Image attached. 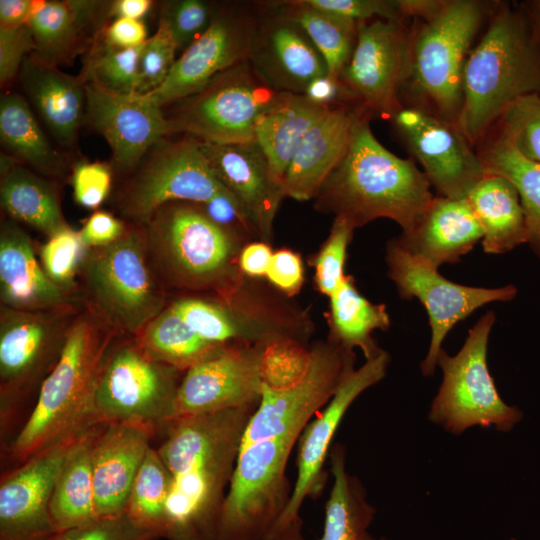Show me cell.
Listing matches in <instances>:
<instances>
[{
	"label": "cell",
	"instance_id": "obj_19",
	"mask_svg": "<svg viewBox=\"0 0 540 540\" xmlns=\"http://www.w3.org/2000/svg\"><path fill=\"white\" fill-rule=\"evenodd\" d=\"M266 345L232 343L189 368L177 391L173 419L257 407Z\"/></svg>",
	"mask_w": 540,
	"mask_h": 540
},
{
	"label": "cell",
	"instance_id": "obj_61",
	"mask_svg": "<svg viewBox=\"0 0 540 540\" xmlns=\"http://www.w3.org/2000/svg\"><path fill=\"white\" fill-rule=\"evenodd\" d=\"M518 5L529 23L533 37L540 46V0H526Z\"/></svg>",
	"mask_w": 540,
	"mask_h": 540
},
{
	"label": "cell",
	"instance_id": "obj_13",
	"mask_svg": "<svg viewBox=\"0 0 540 540\" xmlns=\"http://www.w3.org/2000/svg\"><path fill=\"white\" fill-rule=\"evenodd\" d=\"M200 143L190 135L158 142L120 190L119 212L142 226L167 203L204 204L228 191L212 171Z\"/></svg>",
	"mask_w": 540,
	"mask_h": 540
},
{
	"label": "cell",
	"instance_id": "obj_42",
	"mask_svg": "<svg viewBox=\"0 0 540 540\" xmlns=\"http://www.w3.org/2000/svg\"><path fill=\"white\" fill-rule=\"evenodd\" d=\"M142 46L128 49L112 47L103 41L100 32L91 45L82 78L112 93H136Z\"/></svg>",
	"mask_w": 540,
	"mask_h": 540
},
{
	"label": "cell",
	"instance_id": "obj_18",
	"mask_svg": "<svg viewBox=\"0 0 540 540\" xmlns=\"http://www.w3.org/2000/svg\"><path fill=\"white\" fill-rule=\"evenodd\" d=\"M391 121L439 196L466 198L485 175L474 146L456 124L409 107H403Z\"/></svg>",
	"mask_w": 540,
	"mask_h": 540
},
{
	"label": "cell",
	"instance_id": "obj_53",
	"mask_svg": "<svg viewBox=\"0 0 540 540\" xmlns=\"http://www.w3.org/2000/svg\"><path fill=\"white\" fill-rule=\"evenodd\" d=\"M34 41L27 25L0 28V83L9 84L19 74L24 59L34 51Z\"/></svg>",
	"mask_w": 540,
	"mask_h": 540
},
{
	"label": "cell",
	"instance_id": "obj_57",
	"mask_svg": "<svg viewBox=\"0 0 540 540\" xmlns=\"http://www.w3.org/2000/svg\"><path fill=\"white\" fill-rule=\"evenodd\" d=\"M303 94L309 100L324 106L357 105L341 79L328 74L310 82Z\"/></svg>",
	"mask_w": 540,
	"mask_h": 540
},
{
	"label": "cell",
	"instance_id": "obj_54",
	"mask_svg": "<svg viewBox=\"0 0 540 540\" xmlns=\"http://www.w3.org/2000/svg\"><path fill=\"white\" fill-rule=\"evenodd\" d=\"M266 278L286 297L297 295L304 283L300 254L288 248L273 252Z\"/></svg>",
	"mask_w": 540,
	"mask_h": 540
},
{
	"label": "cell",
	"instance_id": "obj_38",
	"mask_svg": "<svg viewBox=\"0 0 540 540\" xmlns=\"http://www.w3.org/2000/svg\"><path fill=\"white\" fill-rule=\"evenodd\" d=\"M0 139L19 162L49 176H60L63 157L53 148L25 98L15 92L0 98Z\"/></svg>",
	"mask_w": 540,
	"mask_h": 540
},
{
	"label": "cell",
	"instance_id": "obj_3",
	"mask_svg": "<svg viewBox=\"0 0 540 540\" xmlns=\"http://www.w3.org/2000/svg\"><path fill=\"white\" fill-rule=\"evenodd\" d=\"M116 334L89 312L73 319L59 360L42 382L28 418L7 446L16 466L98 423L94 398Z\"/></svg>",
	"mask_w": 540,
	"mask_h": 540
},
{
	"label": "cell",
	"instance_id": "obj_35",
	"mask_svg": "<svg viewBox=\"0 0 540 540\" xmlns=\"http://www.w3.org/2000/svg\"><path fill=\"white\" fill-rule=\"evenodd\" d=\"M100 424L90 428L77 442L58 474L49 512L58 533L82 526L97 518L92 475V449Z\"/></svg>",
	"mask_w": 540,
	"mask_h": 540
},
{
	"label": "cell",
	"instance_id": "obj_44",
	"mask_svg": "<svg viewBox=\"0 0 540 540\" xmlns=\"http://www.w3.org/2000/svg\"><path fill=\"white\" fill-rule=\"evenodd\" d=\"M88 249L79 231L68 226L42 245L40 263L55 284L72 293L75 276L79 274Z\"/></svg>",
	"mask_w": 540,
	"mask_h": 540
},
{
	"label": "cell",
	"instance_id": "obj_55",
	"mask_svg": "<svg viewBox=\"0 0 540 540\" xmlns=\"http://www.w3.org/2000/svg\"><path fill=\"white\" fill-rule=\"evenodd\" d=\"M125 224L114 215L96 211L79 231L87 248L103 247L117 241L126 231Z\"/></svg>",
	"mask_w": 540,
	"mask_h": 540
},
{
	"label": "cell",
	"instance_id": "obj_56",
	"mask_svg": "<svg viewBox=\"0 0 540 540\" xmlns=\"http://www.w3.org/2000/svg\"><path fill=\"white\" fill-rule=\"evenodd\" d=\"M101 37L106 44L121 49L140 47L149 38L144 22L129 18H115L102 29Z\"/></svg>",
	"mask_w": 540,
	"mask_h": 540
},
{
	"label": "cell",
	"instance_id": "obj_23",
	"mask_svg": "<svg viewBox=\"0 0 540 540\" xmlns=\"http://www.w3.org/2000/svg\"><path fill=\"white\" fill-rule=\"evenodd\" d=\"M249 62L279 92L303 94L310 82L328 74L324 58L307 33L275 1L264 2Z\"/></svg>",
	"mask_w": 540,
	"mask_h": 540
},
{
	"label": "cell",
	"instance_id": "obj_12",
	"mask_svg": "<svg viewBox=\"0 0 540 540\" xmlns=\"http://www.w3.org/2000/svg\"><path fill=\"white\" fill-rule=\"evenodd\" d=\"M72 310L24 311L1 306L0 422L3 433L38 390L62 353Z\"/></svg>",
	"mask_w": 540,
	"mask_h": 540
},
{
	"label": "cell",
	"instance_id": "obj_36",
	"mask_svg": "<svg viewBox=\"0 0 540 540\" xmlns=\"http://www.w3.org/2000/svg\"><path fill=\"white\" fill-rule=\"evenodd\" d=\"M329 299L328 339L349 350L360 348L366 360L375 357L381 349L372 333L374 330H387L390 327L386 306L366 299L358 291L350 275L345 276Z\"/></svg>",
	"mask_w": 540,
	"mask_h": 540
},
{
	"label": "cell",
	"instance_id": "obj_52",
	"mask_svg": "<svg viewBox=\"0 0 540 540\" xmlns=\"http://www.w3.org/2000/svg\"><path fill=\"white\" fill-rule=\"evenodd\" d=\"M312 7L356 21L402 20L399 0H305ZM403 21V20H402Z\"/></svg>",
	"mask_w": 540,
	"mask_h": 540
},
{
	"label": "cell",
	"instance_id": "obj_1",
	"mask_svg": "<svg viewBox=\"0 0 540 540\" xmlns=\"http://www.w3.org/2000/svg\"><path fill=\"white\" fill-rule=\"evenodd\" d=\"M256 407L179 417L156 448L172 478L163 538L214 540L242 439Z\"/></svg>",
	"mask_w": 540,
	"mask_h": 540
},
{
	"label": "cell",
	"instance_id": "obj_7",
	"mask_svg": "<svg viewBox=\"0 0 540 540\" xmlns=\"http://www.w3.org/2000/svg\"><path fill=\"white\" fill-rule=\"evenodd\" d=\"M79 275L89 313L116 335L137 337L167 307L142 226L128 227L109 245L89 248Z\"/></svg>",
	"mask_w": 540,
	"mask_h": 540
},
{
	"label": "cell",
	"instance_id": "obj_49",
	"mask_svg": "<svg viewBox=\"0 0 540 540\" xmlns=\"http://www.w3.org/2000/svg\"><path fill=\"white\" fill-rule=\"evenodd\" d=\"M171 307L202 338L216 344H232L229 318L221 299L182 297Z\"/></svg>",
	"mask_w": 540,
	"mask_h": 540
},
{
	"label": "cell",
	"instance_id": "obj_33",
	"mask_svg": "<svg viewBox=\"0 0 540 540\" xmlns=\"http://www.w3.org/2000/svg\"><path fill=\"white\" fill-rule=\"evenodd\" d=\"M474 147L485 174L500 175L517 190L527 226V244L540 258V163L524 157L496 126Z\"/></svg>",
	"mask_w": 540,
	"mask_h": 540
},
{
	"label": "cell",
	"instance_id": "obj_41",
	"mask_svg": "<svg viewBox=\"0 0 540 540\" xmlns=\"http://www.w3.org/2000/svg\"><path fill=\"white\" fill-rule=\"evenodd\" d=\"M172 478L156 448L148 450L133 482L125 512L140 526L163 538Z\"/></svg>",
	"mask_w": 540,
	"mask_h": 540
},
{
	"label": "cell",
	"instance_id": "obj_51",
	"mask_svg": "<svg viewBox=\"0 0 540 540\" xmlns=\"http://www.w3.org/2000/svg\"><path fill=\"white\" fill-rule=\"evenodd\" d=\"M75 201L84 208L95 209L108 197L112 186V169L98 161L78 162L72 171Z\"/></svg>",
	"mask_w": 540,
	"mask_h": 540
},
{
	"label": "cell",
	"instance_id": "obj_58",
	"mask_svg": "<svg viewBox=\"0 0 540 540\" xmlns=\"http://www.w3.org/2000/svg\"><path fill=\"white\" fill-rule=\"evenodd\" d=\"M273 251L269 243L261 240L248 242L239 255V268L247 278L266 277Z\"/></svg>",
	"mask_w": 540,
	"mask_h": 540
},
{
	"label": "cell",
	"instance_id": "obj_5",
	"mask_svg": "<svg viewBox=\"0 0 540 540\" xmlns=\"http://www.w3.org/2000/svg\"><path fill=\"white\" fill-rule=\"evenodd\" d=\"M142 228L150 264L163 287L227 299L246 282L238 260L251 241L215 223L201 204L167 203Z\"/></svg>",
	"mask_w": 540,
	"mask_h": 540
},
{
	"label": "cell",
	"instance_id": "obj_48",
	"mask_svg": "<svg viewBox=\"0 0 540 540\" xmlns=\"http://www.w3.org/2000/svg\"><path fill=\"white\" fill-rule=\"evenodd\" d=\"M217 6L204 0L165 1L159 18L168 24L177 49L184 51L209 27Z\"/></svg>",
	"mask_w": 540,
	"mask_h": 540
},
{
	"label": "cell",
	"instance_id": "obj_14",
	"mask_svg": "<svg viewBox=\"0 0 540 540\" xmlns=\"http://www.w3.org/2000/svg\"><path fill=\"white\" fill-rule=\"evenodd\" d=\"M264 2L226 1L218 3L206 31L175 61L166 80L146 94L165 108L204 87L228 68L249 60Z\"/></svg>",
	"mask_w": 540,
	"mask_h": 540
},
{
	"label": "cell",
	"instance_id": "obj_30",
	"mask_svg": "<svg viewBox=\"0 0 540 540\" xmlns=\"http://www.w3.org/2000/svg\"><path fill=\"white\" fill-rule=\"evenodd\" d=\"M483 230L467 198L435 196L408 234L397 240L410 252L438 268L456 263L483 239Z\"/></svg>",
	"mask_w": 540,
	"mask_h": 540
},
{
	"label": "cell",
	"instance_id": "obj_16",
	"mask_svg": "<svg viewBox=\"0 0 540 540\" xmlns=\"http://www.w3.org/2000/svg\"><path fill=\"white\" fill-rule=\"evenodd\" d=\"M310 352V367L300 383L285 390L262 385L261 399L250 417L242 445L301 433L312 416L327 405L355 371L354 351L329 339L316 343Z\"/></svg>",
	"mask_w": 540,
	"mask_h": 540
},
{
	"label": "cell",
	"instance_id": "obj_34",
	"mask_svg": "<svg viewBox=\"0 0 540 540\" xmlns=\"http://www.w3.org/2000/svg\"><path fill=\"white\" fill-rule=\"evenodd\" d=\"M329 457L333 484L318 540H387L369 532L376 510L368 502L361 481L346 470L345 447L339 443L333 445Z\"/></svg>",
	"mask_w": 540,
	"mask_h": 540
},
{
	"label": "cell",
	"instance_id": "obj_8",
	"mask_svg": "<svg viewBox=\"0 0 540 540\" xmlns=\"http://www.w3.org/2000/svg\"><path fill=\"white\" fill-rule=\"evenodd\" d=\"M300 434L241 446L214 540L271 539L292 495L286 466Z\"/></svg>",
	"mask_w": 540,
	"mask_h": 540
},
{
	"label": "cell",
	"instance_id": "obj_45",
	"mask_svg": "<svg viewBox=\"0 0 540 540\" xmlns=\"http://www.w3.org/2000/svg\"><path fill=\"white\" fill-rule=\"evenodd\" d=\"M493 126L499 128L524 157L540 163V94L517 99Z\"/></svg>",
	"mask_w": 540,
	"mask_h": 540
},
{
	"label": "cell",
	"instance_id": "obj_43",
	"mask_svg": "<svg viewBox=\"0 0 540 540\" xmlns=\"http://www.w3.org/2000/svg\"><path fill=\"white\" fill-rule=\"evenodd\" d=\"M311 352L304 344L279 340L267 344L261 358L262 385L272 390L289 389L306 376Z\"/></svg>",
	"mask_w": 540,
	"mask_h": 540
},
{
	"label": "cell",
	"instance_id": "obj_29",
	"mask_svg": "<svg viewBox=\"0 0 540 540\" xmlns=\"http://www.w3.org/2000/svg\"><path fill=\"white\" fill-rule=\"evenodd\" d=\"M19 81L56 140L71 146L86 115L85 81L50 65L33 53L23 61Z\"/></svg>",
	"mask_w": 540,
	"mask_h": 540
},
{
	"label": "cell",
	"instance_id": "obj_28",
	"mask_svg": "<svg viewBox=\"0 0 540 540\" xmlns=\"http://www.w3.org/2000/svg\"><path fill=\"white\" fill-rule=\"evenodd\" d=\"M109 3L86 0H32L28 22L34 41L33 54L54 66L67 64L84 51L109 16Z\"/></svg>",
	"mask_w": 540,
	"mask_h": 540
},
{
	"label": "cell",
	"instance_id": "obj_11",
	"mask_svg": "<svg viewBox=\"0 0 540 540\" xmlns=\"http://www.w3.org/2000/svg\"><path fill=\"white\" fill-rule=\"evenodd\" d=\"M181 372L153 359L136 338L115 339L96 387V422L143 425L159 431L173 419Z\"/></svg>",
	"mask_w": 540,
	"mask_h": 540
},
{
	"label": "cell",
	"instance_id": "obj_32",
	"mask_svg": "<svg viewBox=\"0 0 540 540\" xmlns=\"http://www.w3.org/2000/svg\"><path fill=\"white\" fill-rule=\"evenodd\" d=\"M334 107V106H333ZM332 107L304 94L284 93L255 125V142L264 152L273 176L282 184L290 161L308 130Z\"/></svg>",
	"mask_w": 540,
	"mask_h": 540
},
{
	"label": "cell",
	"instance_id": "obj_9",
	"mask_svg": "<svg viewBox=\"0 0 540 540\" xmlns=\"http://www.w3.org/2000/svg\"><path fill=\"white\" fill-rule=\"evenodd\" d=\"M284 93L268 85L246 60L163 110L171 134L184 133L213 144L249 143L255 141L259 117Z\"/></svg>",
	"mask_w": 540,
	"mask_h": 540
},
{
	"label": "cell",
	"instance_id": "obj_21",
	"mask_svg": "<svg viewBox=\"0 0 540 540\" xmlns=\"http://www.w3.org/2000/svg\"><path fill=\"white\" fill-rule=\"evenodd\" d=\"M389 362V354L382 349L366 360L343 382L321 414L304 427L297 442V477L292 495L272 537L300 516L305 499L321 494L328 478L324 463L341 420L361 393L384 378Z\"/></svg>",
	"mask_w": 540,
	"mask_h": 540
},
{
	"label": "cell",
	"instance_id": "obj_24",
	"mask_svg": "<svg viewBox=\"0 0 540 540\" xmlns=\"http://www.w3.org/2000/svg\"><path fill=\"white\" fill-rule=\"evenodd\" d=\"M201 149L220 183L237 200L259 240L270 244L273 223L284 196L283 186L254 141L239 144L202 142Z\"/></svg>",
	"mask_w": 540,
	"mask_h": 540
},
{
	"label": "cell",
	"instance_id": "obj_15",
	"mask_svg": "<svg viewBox=\"0 0 540 540\" xmlns=\"http://www.w3.org/2000/svg\"><path fill=\"white\" fill-rule=\"evenodd\" d=\"M385 259L388 277L395 283L401 298H417L428 313L431 341L421 363L424 376L434 374L442 342L455 324L487 303L511 301L517 295V288L512 284L481 288L451 282L438 268L402 246L397 238L388 243Z\"/></svg>",
	"mask_w": 540,
	"mask_h": 540
},
{
	"label": "cell",
	"instance_id": "obj_31",
	"mask_svg": "<svg viewBox=\"0 0 540 540\" xmlns=\"http://www.w3.org/2000/svg\"><path fill=\"white\" fill-rule=\"evenodd\" d=\"M483 230L486 253H507L527 244V226L520 197L504 177L486 173L466 197Z\"/></svg>",
	"mask_w": 540,
	"mask_h": 540
},
{
	"label": "cell",
	"instance_id": "obj_20",
	"mask_svg": "<svg viewBox=\"0 0 540 540\" xmlns=\"http://www.w3.org/2000/svg\"><path fill=\"white\" fill-rule=\"evenodd\" d=\"M85 433L37 453L1 477L0 540L55 538L58 532L49 512L52 491L67 457Z\"/></svg>",
	"mask_w": 540,
	"mask_h": 540
},
{
	"label": "cell",
	"instance_id": "obj_59",
	"mask_svg": "<svg viewBox=\"0 0 540 540\" xmlns=\"http://www.w3.org/2000/svg\"><path fill=\"white\" fill-rule=\"evenodd\" d=\"M32 14V0H1L0 28L12 29L27 25Z\"/></svg>",
	"mask_w": 540,
	"mask_h": 540
},
{
	"label": "cell",
	"instance_id": "obj_22",
	"mask_svg": "<svg viewBox=\"0 0 540 540\" xmlns=\"http://www.w3.org/2000/svg\"><path fill=\"white\" fill-rule=\"evenodd\" d=\"M85 92V120L106 139L120 171H134L171 134L163 108L146 94H116L88 82Z\"/></svg>",
	"mask_w": 540,
	"mask_h": 540
},
{
	"label": "cell",
	"instance_id": "obj_47",
	"mask_svg": "<svg viewBox=\"0 0 540 540\" xmlns=\"http://www.w3.org/2000/svg\"><path fill=\"white\" fill-rule=\"evenodd\" d=\"M176 42L165 20L159 18L156 32L143 44L138 67V94L157 89L175 63Z\"/></svg>",
	"mask_w": 540,
	"mask_h": 540
},
{
	"label": "cell",
	"instance_id": "obj_17",
	"mask_svg": "<svg viewBox=\"0 0 540 540\" xmlns=\"http://www.w3.org/2000/svg\"><path fill=\"white\" fill-rule=\"evenodd\" d=\"M409 26L402 20L360 21L352 56L340 75L355 103L371 118H392L403 108Z\"/></svg>",
	"mask_w": 540,
	"mask_h": 540
},
{
	"label": "cell",
	"instance_id": "obj_27",
	"mask_svg": "<svg viewBox=\"0 0 540 540\" xmlns=\"http://www.w3.org/2000/svg\"><path fill=\"white\" fill-rule=\"evenodd\" d=\"M70 293L47 276L36 258L29 235L14 221L2 222L1 306L24 311L72 310Z\"/></svg>",
	"mask_w": 540,
	"mask_h": 540
},
{
	"label": "cell",
	"instance_id": "obj_50",
	"mask_svg": "<svg viewBox=\"0 0 540 540\" xmlns=\"http://www.w3.org/2000/svg\"><path fill=\"white\" fill-rule=\"evenodd\" d=\"M159 535L146 529L123 512L58 533L53 540H157Z\"/></svg>",
	"mask_w": 540,
	"mask_h": 540
},
{
	"label": "cell",
	"instance_id": "obj_26",
	"mask_svg": "<svg viewBox=\"0 0 540 540\" xmlns=\"http://www.w3.org/2000/svg\"><path fill=\"white\" fill-rule=\"evenodd\" d=\"M368 114L357 105H337L306 133L294 153L283 180L285 197L307 201L344 156L358 120ZM369 115V114H368Z\"/></svg>",
	"mask_w": 540,
	"mask_h": 540
},
{
	"label": "cell",
	"instance_id": "obj_39",
	"mask_svg": "<svg viewBox=\"0 0 540 540\" xmlns=\"http://www.w3.org/2000/svg\"><path fill=\"white\" fill-rule=\"evenodd\" d=\"M135 338L153 359L180 371H187L228 345L202 338L171 305L150 321Z\"/></svg>",
	"mask_w": 540,
	"mask_h": 540
},
{
	"label": "cell",
	"instance_id": "obj_6",
	"mask_svg": "<svg viewBox=\"0 0 540 540\" xmlns=\"http://www.w3.org/2000/svg\"><path fill=\"white\" fill-rule=\"evenodd\" d=\"M496 2L444 0L440 10L409 26L408 50L399 99L457 125L462 79L473 41Z\"/></svg>",
	"mask_w": 540,
	"mask_h": 540
},
{
	"label": "cell",
	"instance_id": "obj_46",
	"mask_svg": "<svg viewBox=\"0 0 540 540\" xmlns=\"http://www.w3.org/2000/svg\"><path fill=\"white\" fill-rule=\"evenodd\" d=\"M355 228L344 218L335 217L330 232L311 259L316 289L330 297L345 278L347 249Z\"/></svg>",
	"mask_w": 540,
	"mask_h": 540
},
{
	"label": "cell",
	"instance_id": "obj_40",
	"mask_svg": "<svg viewBox=\"0 0 540 540\" xmlns=\"http://www.w3.org/2000/svg\"><path fill=\"white\" fill-rule=\"evenodd\" d=\"M275 2L307 33L324 58L328 75L340 78L355 48L359 21L312 7L305 0Z\"/></svg>",
	"mask_w": 540,
	"mask_h": 540
},
{
	"label": "cell",
	"instance_id": "obj_62",
	"mask_svg": "<svg viewBox=\"0 0 540 540\" xmlns=\"http://www.w3.org/2000/svg\"><path fill=\"white\" fill-rule=\"evenodd\" d=\"M271 540H306L301 517L298 516L292 520L284 528L279 530Z\"/></svg>",
	"mask_w": 540,
	"mask_h": 540
},
{
	"label": "cell",
	"instance_id": "obj_37",
	"mask_svg": "<svg viewBox=\"0 0 540 540\" xmlns=\"http://www.w3.org/2000/svg\"><path fill=\"white\" fill-rule=\"evenodd\" d=\"M0 199L11 219L48 237L69 226L52 184L19 163L1 173Z\"/></svg>",
	"mask_w": 540,
	"mask_h": 540
},
{
	"label": "cell",
	"instance_id": "obj_60",
	"mask_svg": "<svg viewBox=\"0 0 540 540\" xmlns=\"http://www.w3.org/2000/svg\"><path fill=\"white\" fill-rule=\"evenodd\" d=\"M150 0H117L109 2V16L141 20L151 9Z\"/></svg>",
	"mask_w": 540,
	"mask_h": 540
},
{
	"label": "cell",
	"instance_id": "obj_2",
	"mask_svg": "<svg viewBox=\"0 0 540 540\" xmlns=\"http://www.w3.org/2000/svg\"><path fill=\"white\" fill-rule=\"evenodd\" d=\"M371 119L365 114L358 120L344 156L321 185L313 205L321 213L344 218L355 229L388 218L408 234L435 196L413 159L398 157L377 140Z\"/></svg>",
	"mask_w": 540,
	"mask_h": 540
},
{
	"label": "cell",
	"instance_id": "obj_25",
	"mask_svg": "<svg viewBox=\"0 0 540 540\" xmlns=\"http://www.w3.org/2000/svg\"><path fill=\"white\" fill-rule=\"evenodd\" d=\"M156 432L143 425L100 424L92 449L97 518L125 512L133 482Z\"/></svg>",
	"mask_w": 540,
	"mask_h": 540
},
{
	"label": "cell",
	"instance_id": "obj_4",
	"mask_svg": "<svg viewBox=\"0 0 540 540\" xmlns=\"http://www.w3.org/2000/svg\"><path fill=\"white\" fill-rule=\"evenodd\" d=\"M467 56L457 126L476 143L517 99L540 94V46L519 7L496 2Z\"/></svg>",
	"mask_w": 540,
	"mask_h": 540
},
{
	"label": "cell",
	"instance_id": "obj_10",
	"mask_svg": "<svg viewBox=\"0 0 540 540\" xmlns=\"http://www.w3.org/2000/svg\"><path fill=\"white\" fill-rule=\"evenodd\" d=\"M495 314L485 313L469 330L455 355L441 349L437 364L443 381L429 412V419L455 435L472 426L508 432L521 421L523 412L506 404L496 389L487 365V346Z\"/></svg>",
	"mask_w": 540,
	"mask_h": 540
}]
</instances>
